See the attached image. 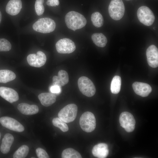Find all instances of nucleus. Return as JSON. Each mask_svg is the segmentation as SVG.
<instances>
[{
	"label": "nucleus",
	"mask_w": 158,
	"mask_h": 158,
	"mask_svg": "<svg viewBox=\"0 0 158 158\" xmlns=\"http://www.w3.org/2000/svg\"><path fill=\"white\" fill-rule=\"evenodd\" d=\"M44 0H36L35 4V11L37 14L40 16L43 14L44 11L43 5Z\"/></svg>",
	"instance_id": "c85d7f7f"
},
{
	"label": "nucleus",
	"mask_w": 158,
	"mask_h": 158,
	"mask_svg": "<svg viewBox=\"0 0 158 158\" xmlns=\"http://www.w3.org/2000/svg\"><path fill=\"white\" fill-rule=\"evenodd\" d=\"M52 123L54 126L59 128L63 132L68 130V127L65 122L59 118H55L52 120Z\"/></svg>",
	"instance_id": "bb28decb"
},
{
	"label": "nucleus",
	"mask_w": 158,
	"mask_h": 158,
	"mask_svg": "<svg viewBox=\"0 0 158 158\" xmlns=\"http://www.w3.org/2000/svg\"><path fill=\"white\" fill-rule=\"evenodd\" d=\"M36 152L39 158H49V156L46 152L43 149L38 148L36 150Z\"/></svg>",
	"instance_id": "c756f323"
},
{
	"label": "nucleus",
	"mask_w": 158,
	"mask_h": 158,
	"mask_svg": "<svg viewBox=\"0 0 158 158\" xmlns=\"http://www.w3.org/2000/svg\"><path fill=\"white\" fill-rule=\"evenodd\" d=\"M69 81V76L66 71L60 70L58 76L55 75L52 78L53 85H57L61 87L67 84Z\"/></svg>",
	"instance_id": "f3484780"
},
{
	"label": "nucleus",
	"mask_w": 158,
	"mask_h": 158,
	"mask_svg": "<svg viewBox=\"0 0 158 158\" xmlns=\"http://www.w3.org/2000/svg\"><path fill=\"white\" fill-rule=\"evenodd\" d=\"M57 52L60 54H70L75 49L74 43L71 39L64 38L58 41L56 44Z\"/></svg>",
	"instance_id": "1a4fd4ad"
},
{
	"label": "nucleus",
	"mask_w": 158,
	"mask_h": 158,
	"mask_svg": "<svg viewBox=\"0 0 158 158\" xmlns=\"http://www.w3.org/2000/svg\"><path fill=\"white\" fill-rule=\"evenodd\" d=\"M78 84L79 89L84 95L92 97L95 94L96 88L92 81L85 76L80 77L78 79Z\"/></svg>",
	"instance_id": "423d86ee"
},
{
	"label": "nucleus",
	"mask_w": 158,
	"mask_h": 158,
	"mask_svg": "<svg viewBox=\"0 0 158 158\" xmlns=\"http://www.w3.org/2000/svg\"><path fill=\"white\" fill-rule=\"evenodd\" d=\"M11 48L10 42L4 38H0V51H9Z\"/></svg>",
	"instance_id": "cd10ccee"
},
{
	"label": "nucleus",
	"mask_w": 158,
	"mask_h": 158,
	"mask_svg": "<svg viewBox=\"0 0 158 158\" xmlns=\"http://www.w3.org/2000/svg\"><path fill=\"white\" fill-rule=\"evenodd\" d=\"M108 145L104 143H100L95 145L92 150L93 155L99 158L106 157L109 154Z\"/></svg>",
	"instance_id": "dca6fc26"
},
{
	"label": "nucleus",
	"mask_w": 158,
	"mask_h": 158,
	"mask_svg": "<svg viewBox=\"0 0 158 158\" xmlns=\"http://www.w3.org/2000/svg\"><path fill=\"white\" fill-rule=\"evenodd\" d=\"M1 17H2L1 13L0 11V23H1Z\"/></svg>",
	"instance_id": "473e14b6"
},
{
	"label": "nucleus",
	"mask_w": 158,
	"mask_h": 158,
	"mask_svg": "<svg viewBox=\"0 0 158 158\" xmlns=\"http://www.w3.org/2000/svg\"><path fill=\"white\" fill-rule=\"evenodd\" d=\"M125 11V6L122 0L111 1L108 7V12L113 19H121L124 15Z\"/></svg>",
	"instance_id": "7ed1b4c3"
},
{
	"label": "nucleus",
	"mask_w": 158,
	"mask_h": 158,
	"mask_svg": "<svg viewBox=\"0 0 158 158\" xmlns=\"http://www.w3.org/2000/svg\"><path fill=\"white\" fill-rule=\"evenodd\" d=\"M29 151V148L27 145H22L15 152L13 155V158H25L27 156Z\"/></svg>",
	"instance_id": "a878e982"
},
{
	"label": "nucleus",
	"mask_w": 158,
	"mask_h": 158,
	"mask_svg": "<svg viewBox=\"0 0 158 158\" xmlns=\"http://www.w3.org/2000/svg\"><path fill=\"white\" fill-rule=\"evenodd\" d=\"M27 62L31 66L40 67L45 63L47 58L45 54L41 51H38L36 54H30L27 58Z\"/></svg>",
	"instance_id": "9b49d317"
},
{
	"label": "nucleus",
	"mask_w": 158,
	"mask_h": 158,
	"mask_svg": "<svg viewBox=\"0 0 158 158\" xmlns=\"http://www.w3.org/2000/svg\"><path fill=\"white\" fill-rule=\"evenodd\" d=\"M132 87L136 94L143 97L148 96L152 91L150 86L144 83L135 82L133 84Z\"/></svg>",
	"instance_id": "4468645a"
},
{
	"label": "nucleus",
	"mask_w": 158,
	"mask_h": 158,
	"mask_svg": "<svg viewBox=\"0 0 158 158\" xmlns=\"http://www.w3.org/2000/svg\"><path fill=\"white\" fill-rule=\"evenodd\" d=\"M56 97L53 94L45 92L40 94L38 98L41 104L44 106L47 107L51 105L56 101Z\"/></svg>",
	"instance_id": "6ab92c4d"
},
{
	"label": "nucleus",
	"mask_w": 158,
	"mask_h": 158,
	"mask_svg": "<svg viewBox=\"0 0 158 158\" xmlns=\"http://www.w3.org/2000/svg\"><path fill=\"white\" fill-rule=\"evenodd\" d=\"M14 140V137L11 134L7 133L5 135L0 148V151L3 153L6 154L9 152Z\"/></svg>",
	"instance_id": "aec40b11"
},
{
	"label": "nucleus",
	"mask_w": 158,
	"mask_h": 158,
	"mask_svg": "<svg viewBox=\"0 0 158 158\" xmlns=\"http://www.w3.org/2000/svg\"><path fill=\"white\" fill-rule=\"evenodd\" d=\"M47 4L51 6H58L59 4V0H47Z\"/></svg>",
	"instance_id": "2f4dec72"
},
{
	"label": "nucleus",
	"mask_w": 158,
	"mask_h": 158,
	"mask_svg": "<svg viewBox=\"0 0 158 158\" xmlns=\"http://www.w3.org/2000/svg\"><path fill=\"white\" fill-rule=\"evenodd\" d=\"M56 26L55 21L49 18H40L32 25L33 29L38 32L47 33L53 31Z\"/></svg>",
	"instance_id": "f03ea898"
},
{
	"label": "nucleus",
	"mask_w": 158,
	"mask_h": 158,
	"mask_svg": "<svg viewBox=\"0 0 158 158\" xmlns=\"http://www.w3.org/2000/svg\"><path fill=\"white\" fill-rule=\"evenodd\" d=\"M16 77L15 73L11 70H0V83H6L14 80Z\"/></svg>",
	"instance_id": "412c9836"
},
{
	"label": "nucleus",
	"mask_w": 158,
	"mask_h": 158,
	"mask_svg": "<svg viewBox=\"0 0 158 158\" xmlns=\"http://www.w3.org/2000/svg\"><path fill=\"white\" fill-rule=\"evenodd\" d=\"M1 133L0 132V138H1Z\"/></svg>",
	"instance_id": "72a5a7b5"
},
{
	"label": "nucleus",
	"mask_w": 158,
	"mask_h": 158,
	"mask_svg": "<svg viewBox=\"0 0 158 158\" xmlns=\"http://www.w3.org/2000/svg\"><path fill=\"white\" fill-rule=\"evenodd\" d=\"M0 96L10 103L18 101L19 95L14 89L5 87H0Z\"/></svg>",
	"instance_id": "ddd939ff"
},
{
	"label": "nucleus",
	"mask_w": 158,
	"mask_h": 158,
	"mask_svg": "<svg viewBox=\"0 0 158 158\" xmlns=\"http://www.w3.org/2000/svg\"><path fill=\"white\" fill-rule=\"evenodd\" d=\"M137 16L140 22L147 26L152 25L155 19L152 11L149 7L146 6H141L138 8Z\"/></svg>",
	"instance_id": "0eeeda50"
},
{
	"label": "nucleus",
	"mask_w": 158,
	"mask_h": 158,
	"mask_svg": "<svg viewBox=\"0 0 158 158\" xmlns=\"http://www.w3.org/2000/svg\"><path fill=\"white\" fill-rule=\"evenodd\" d=\"M65 20L67 27L74 31L83 28L87 23L86 19L83 15L74 11L68 13Z\"/></svg>",
	"instance_id": "f257e3e1"
},
{
	"label": "nucleus",
	"mask_w": 158,
	"mask_h": 158,
	"mask_svg": "<svg viewBox=\"0 0 158 158\" xmlns=\"http://www.w3.org/2000/svg\"><path fill=\"white\" fill-rule=\"evenodd\" d=\"M121 85V78L118 75L114 76L113 78L111 84L110 89L114 94L118 93L120 90Z\"/></svg>",
	"instance_id": "5701e85b"
},
{
	"label": "nucleus",
	"mask_w": 158,
	"mask_h": 158,
	"mask_svg": "<svg viewBox=\"0 0 158 158\" xmlns=\"http://www.w3.org/2000/svg\"><path fill=\"white\" fill-rule=\"evenodd\" d=\"M119 121L121 126L128 132L133 131L135 128V121L133 115L130 113L125 111L120 115Z\"/></svg>",
	"instance_id": "6e6552de"
},
{
	"label": "nucleus",
	"mask_w": 158,
	"mask_h": 158,
	"mask_svg": "<svg viewBox=\"0 0 158 158\" xmlns=\"http://www.w3.org/2000/svg\"><path fill=\"white\" fill-rule=\"evenodd\" d=\"M0 123L4 127L11 130L22 132L24 130L23 126L16 120L7 116L0 118Z\"/></svg>",
	"instance_id": "9d476101"
},
{
	"label": "nucleus",
	"mask_w": 158,
	"mask_h": 158,
	"mask_svg": "<svg viewBox=\"0 0 158 158\" xmlns=\"http://www.w3.org/2000/svg\"><path fill=\"white\" fill-rule=\"evenodd\" d=\"M17 108L22 114L25 115H31L35 114L39 111V108L35 105H30L22 103L18 104Z\"/></svg>",
	"instance_id": "a211bd4d"
},
{
	"label": "nucleus",
	"mask_w": 158,
	"mask_h": 158,
	"mask_svg": "<svg viewBox=\"0 0 158 158\" xmlns=\"http://www.w3.org/2000/svg\"><path fill=\"white\" fill-rule=\"evenodd\" d=\"M92 39L97 46L103 47L107 44V40L106 36L102 33H95L91 36Z\"/></svg>",
	"instance_id": "4be33fe9"
},
{
	"label": "nucleus",
	"mask_w": 158,
	"mask_h": 158,
	"mask_svg": "<svg viewBox=\"0 0 158 158\" xmlns=\"http://www.w3.org/2000/svg\"><path fill=\"white\" fill-rule=\"evenodd\" d=\"M61 157L63 158H81L80 153L75 150L71 148L66 149L62 153Z\"/></svg>",
	"instance_id": "b1692460"
},
{
	"label": "nucleus",
	"mask_w": 158,
	"mask_h": 158,
	"mask_svg": "<svg viewBox=\"0 0 158 158\" xmlns=\"http://www.w3.org/2000/svg\"><path fill=\"white\" fill-rule=\"evenodd\" d=\"M77 111V106L74 104H71L62 109L59 112L58 116L59 118L66 123H69L75 119Z\"/></svg>",
	"instance_id": "39448f33"
},
{
	"label": "nucleus",
	"mask_w": 158,
	"mask_h": 158,
	"mask_svg": "<svg viewBox=\"0 0 158 158\" xmlns=\"http://www.w3.org/2000/svg\"><path fill=\"white\" fill-rule=\"evenodd\" d=\"M146 55L148 63L150 67L155 68L158 66V50L154 45L150 46L147 49Z\"/></svg>",
	"instance_id": "f8f14e48"
},
{
	"label": "nucleus",
	"mask_w": 158,
	"mask_h": 158,
	"mask_svg": "<svg viewBox=\"0 0 158 158\" xmlns=\"http://www.w3.org/2000/svg\"><path fill=\"white\" fill-rule=\"evenodd\" d=\"M22 6L21 0H10L6 6V11L11 15H16L20 12Z\"/></svg>",
	"instance_id": "2eb2a0df"
},
{
	"label": "nucleus",
	"mask_w": 158,
	"mask_h": 158,
	"mask_svg": "<svg viewBox=\"0 0 158 158\" xmlns=\"http://www.w3.org/2000/svg\"><path fill=\"white\" fill-rule=\"evenodd\" d=\"M61 87L57 85H52L50 87V90L53 93L59 94L61 92Z\"/></svg>",
	"instance_id": "7c9ffc66"
},
{
	"label": "nucleus",
	"mask_w": 158,
	"mask_h": 158,
	"mask_svg": "<svg viewBox=\"0 0 158 158\" xmlns=\"http://www.w3.org/2000/svg\"><path fill=\"white\" fill-rule=\"evenodd\" d=\"M79 123L81 128L84 131L87 133L92 132L96 127V121L95 116L90 112H85L80 117Z\"/></svg>",
	"instance_id": "20e7f679"
},
{
	"label": "nucleus",
	"mask_w": 158,
	"mask_h": 158,
	"mask_svg": "<svg viewBox=\"0 0 158 158\" xmlns=\"http://www.w3.org/2000/svg\"><path fill=\"white\" fill-rule=\"evenodd\" d=\"M91 20L93 25L97 28L100 27L103 25V17L101 14L99 12H96L92 14Z\"/></svg>",
	"instance_id": "393cba45"
}]
</instances>
